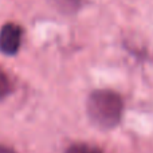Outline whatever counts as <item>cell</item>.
<instances>
[{
  "label": "cell",
  "mask_w": 153,
  "mask_h": 153,
  "mask_svg": "<svg viewBox=\"0 0 153 153\" xmlns=\"http://www.w3.org/2000/svg\"><path fill=\"white\" fill-rule=\"evenodd\" d=\"M122 110V98L111 90H95L87 98L89 118L101 129H111L118 125Z\"/></svg>",
  "instance_id": "1"
},
{
  "label": "cell",
  "mask_w": 153,
  "mask_h": 153,
  "mask_svg": "<svg viewBox=\"0 0 153 153\" xmlns=\"http://www.w3.org/2000/svg\"><path fill=\"white\" fill-rule=\"evenodd\" d=\"M23 30L15 23H7L0 30V51L5 55H15L22 45Z\"/></svg>",
  "instance_id": "2"
},
{
  "label": "cell",
  "mask_w": 153,
  "mask_h": 153,
  "mask_svg": "<svg viewBox=\"0 0 153 153\" xmlns=\"http://www.w3.org/2000/svg\"><path fill=\"white\" fill-rule=\"evenodd\" d=\"M54 8L62 13H74L81 7V0H48Z\"/></svg>",
  "instance_id": "3"
},
{
  "label": "cell",
  "mask_w": 153,
  "mask_h": 153,
  "mask_svg": "<svg viewBox=\"0 0 153 153\" xmlns=\"http://www.w3.org/2000/svg\"><path fill=\"white\" fill-rule=\"evenodd\" d=\"M12 90V85L3 69H0V100H4Z\"/></svg>",
  "instance_id": "4"
},
{
  "label": "cell",
  "mask_w": 153,
  "mask_h": 153,
  "mask_svg": "<svg viewBox=\"0 0 153 153\" xmlns=\"http://www.w3.org/2000/svg\"><path fill=\"white\" fill-rule=\"evenodd\" d=\"M66 153H102L100 149L94 148V146L86 145V144H76V145L70 146L66 151Z\"/></svg>",
  "instance_id": "5"
},
{
  "label": "cell",
  "mask_w": 153,
  "mask_h": 153,
  "mask_svg": "<svg viewBox=\"0 0 153 153\" xmlns=\"http://www.w3.org/2000/svg\"><path fill=\"white\" fill-rule=\"evenodd\" d=\"M0 153H16L13 149L8 148V146H4V145H0Z\"/></svg>",
  "instance_id": "6"
}]
</instances>
